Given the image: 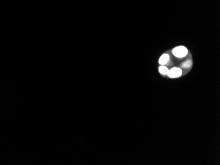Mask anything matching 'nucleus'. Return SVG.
<instances>
[{
	"label": "nucleus",
	"mask_w": 220,
	"mask_h": 165,
	"mask_svg": "<svg viewBox=\"0 0 220 165\" xmlns=\"http://www.w3.org/2000/svg\"><path fill=\"white\" fill-rule=\"evenodd\" d=\"M172 53L176 57L183 58L187 55L188 50L184 46H178L173 49Z\"/></svg>",
	"instance_id": "1"
},
{
	"label": "nucleus",
	"mask_w": 220,
	"mask_h": 165,
	"mask_svg": "<svg viewBox=\"0 0 220 165\" xmlns=\"http://www.w3.org/2000/svg\"><path fill=\"white\" fill-rule=\"evenodd\" d=\"M182 74V70L179 68H173L169 70L168 72V75L170 78H177L181 76Z\"/></svg>",
	"instance_id": "2"
},
{
	"label": "nucleus",
	"mask_w": 220,
	"mask_h": 165,
	"mask_svg": "<svg viewBox=\"0 0 220 165\" xmlns=\"http://www.w3.org/2000/svg\"><path fill=\"white\" fill-rule=\"evenodd\" d=\"M169 60V55L168 54H163L159 59V63L161 65H164L168 62Z\"/></svg>",
	"instance_id": "3"
},
{
	"label": "nucleus",
	"mask_w": 220,
	"mask_h": 165,
	"mask_svg": "<svg viewBox=\"0 0 220 165\" xmlns=\"http://www.w3.org/2000/svg\"><path fill=\"white\" fill-rule=\"evenodd\" d=\"M159 71H160V73L161 74L166 75V74H168V72L169 71V69L168 68H167L166 66H164V65H161V66H160Z\"/></svg>",
	"instance_id": "4"
},
{
	"label": "nucleus",
	"mask_w": 220,
	"mask_h": 165,
	"mask_svg": "<svg viewBox=\"0 0 220 165\" xmlns=\"http://www.w3.org/2000/svg\"><path fill=\"white\" fill-rule=\"evenodd\" d=\"M191 65H192L191 61H186V62H185V63H183V67H186V68H188V67H190V66H191Z\"/></svg>",
	"instance_id": "5"
}]
</instances>
